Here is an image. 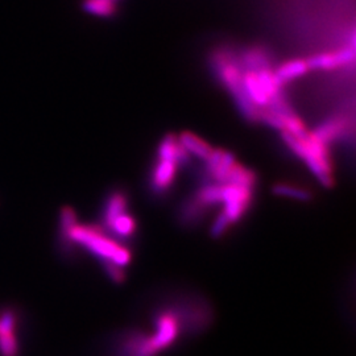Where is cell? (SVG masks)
Returning a JSON list of instances; mask_svg holds the SVG:
<instances>
[{"label": "cell", "instance_id": "15", "mask_svg": "<svg viewBox=\"0 0 356 356\" xmlns=\"http://www.w3.org/2000/svg\"><path fill=\"white\" fill-rule=\"evenodd\" d=\"M178 141L181 143V145L184 147V149L186 152L195 156V157H200L202 160H206L207 156L213 151L211 147L206 141L195 136L191 132H182L181 136L178 138Z\"/></svg>", "mask_w": 356, "mask_h": 356}, {"label": "cell", "instance_id": "20", "mask_svg": "<svg viewBox=\"0 0 356 356\" xmlns=\"http://www.w3.org/2000/svg\"><path fill=\"white\" fill-rule=\"evenodd\" d=\"M110 1H114V3H115V0H110Z\"/></svg>", "mask_w": 356, "mask_h": 356}, {"label": "cell", "instance_id": "14", "mask_svg": "<svg viewBox=\"0 0 356 356\" xmlns=\"http://www.w3.org/2000/svg\"><path fill=\"white\" fill-rule=\"evenodd\" d=\"M309 66L305 60H292L277 67L276 72H273V76L276 78L277 83L282 88L284 83H288L296 78L304 76L307 73Z\"/></svg>", "mask_w": 356, "mask_h": 356}, {"label": "cell", "instance_id": "5", "mask_svg": "<svg viewBox=\"0 0 356 356\" xmlns=\"http://www.w3.org/2000/svg\"><path fill=\"white\" fill-rule=\"evenodd\" d=\"M110 356H160L153 348L147 331L127 327L115 332L108 343Z\"/></svg>", "mask_w": 356, "mask_h": 356}, {"label": "cell", "instance_id": "8", "mask_svg": "<svg viewBox=\"0 0 356 356\" xmlns=\"http://www.w3.org/2000/svg\"><path fill=\"white\" fill-rule=\"evenodd\" d=\"M355 60V45H350L335 53H322L310 57L306 63L309 69L316 70H332L341 66L353 64Z\"/></svg>", "mask_w": 356, "mask_h": 356}, {"label": "cell", "instance_id": "16", "mask_svg": "<svg viewBox=\"0 0 356 356\" xmlns=\"http://www.w3.org/2000/svg\"><path fill=\"white\" fill-rule=\"evenodd\" d=\"M344 128H346L344 120H342V119H331V120H327L326 123H323L322 126H319L310 135L321 143L329 145V143L335 140L337 138H339L343 134Z\"/></svg>", "mask_w": 356, "mask_h": 356}, {"label": "cell", "instance_id": "1", "mask_svg": "<svg viewBox=\"0 0 356 356\" xmlns=\"http://www.w3.org/2000/svg\"><path fill=\"white\" fill-rule=\"evenodd\" d=\"M214 319L207 298L195 292L177 291L161 296L149 313L151 331H147L159 355L176 347L182 339L204 332Z\"/></svg>", "mask_w": 356, "mask_h": 356}, {"label": "cell", "instance_id": "11", "mask_svg": "<svg viewBox=\"0 0 356 356\" xmlns=\"http://www.w3.org/2000/svg\"><path fill=\"white\" fill-rule=\"evenodd\" d=\"M157 156L159 160H168L175 163L177 166H184L188 165L191 154L184 149V147L178 141L177 136L169 134L159 144Z\"/></svg>", "mask_w": 356, "mask_h": 356}, {"label": "cell", "instance_id": "6", "mask_svg": "<svg viewBox=\"0 0 356 356\" xmlns=\"http://www.w3.org/2000/svg\"><path fill=\"white\" fill-rule=\"evenodd\" d=\"M251 202L252 189L235 184H220V204H223L220 213L227 218L231 226L242 220Z\"/></svg>", "mask_w": 356, "mask_h": 356}, {"label": "cell", "instance_id": "3", "mask_svg": "<svg viewBox=\"0 0 356 356\" xmlns=\"http://www.w3.org/2000/svg\"><path fill=\"white\" fill-rule=\"evenodd\" d=\"M211 65L222 83L227 88L239 111L251 122H257L259 110L247 98L243 89V69L231 51H218L211 57Z\"/></svg>", "mask_w": 356, "mask_h": 356}, {"label": "cell", "instance_id": "13", "mask_svg": "<svg viewBox=\"0 0 356 356\" xmlns=\"http://www.w3.org/2000/svg\"><path fill=\"white\" fill-rule=\"evenodd\" d=\"M128 209L127 195L123 191H114L106 201L102 213V226H107L116 216L126 213Z\"/></svg>", "mask_w": 356, "mask_h": 356}, {"label": "cell", "instance_id": "2", "mask_svg": "<svg viewBox=\"0 0 356 356\" xmlns=\"http://www.w3.org/2000/svg\"><path fill=\"white\" fill-rule=\"evenodd\" d=\"M70 250L78 245L86 250L102 264L104 273L115 284L126 281V268L132 261V252L127 245L115 241L97 225H76L61 238Z\"/></svg>", "mask_w": 356, "mask_h": 356}, {"label": "cell", "instance_id": "10", "mask_svg": "<svg viewBox=\"0 0 356 356\" xmlns=\"http://www.w3.org/2000/svg\"><path fill=\"white\" fill-rule=\"evenodd\" d=\"M178 166L168 161V160H159L154 165L151 176V186L154 194H164L169 191L172 184L175 182V178L177 175Z\"/></svg>", "mask_w": 356, "mask_h": 356}, {"label": "cell", "instance_id": "7", "mask_svg": "<svg viewBox=\"0 0 356 356\" xmlns=\"http://www.w3.org/2000/svg\"><path fill=\"white\" fill-rule=\"evenodd\" d=\"M17 314L13 310L0 313V356L19 355V341L16 335Z\"/></svg>", "mask_w": 356, "mask_h": 356}, {"label": "cell", "instance_id": "18", "mask_svg": "<svg viewBox=\"0 0 356 356\" xmlns=\"http://www.w3.org/2000/svg\"><path fill=\"white\" fill-rule=\"evenodd\" d=\"M82 8L86 13L102 17H110L116 11L114 1L110 0H85L82 4Z\"/></svg>", "mask_w": 356, "mask_h": 356}, {"label": "cell", "instance_id": "19", "mask_svg": "<svg viewBox=\"0 0 356 356\" xmlns=\"http://www.w3.org/2000/svg\"><path fill=\"white\" fill-rule=\"evenodd\" d=\"M273 193L276 195H280V197H286V198H292V200H297V201H310L312 198V193L302 188H298V186H293L289 184H277L273 186Z\"/></svg>", "mask_w": 356, "mask_h": 356}, {"label": "cell", "instance_id": "9", "mask_svg": "<svg viewBox=\"0 0 356 356\" xmlns=\"http://www.w3.org/2000/svg\"><path fill=\"white\" fill-rule=\"evenodd\" d=\"M204 161L209 177L216 181V184H226L231 168L236 164L234 154L223 149H213Z\"/></svg>", "mask_w": 356, "mask_h": 356}, {"label": "cell", "instance_id": "4", "mask_svg": "<svg viewBox=\"0 0 356 356\" xmlns=\"http://www.w3.org/2000/svg\"><path fill=\"white\" fill-rule=\"evenodd\" d=\"M281 138L293 153L305 161L306 165L309 166L312 173L318 178L323 186L332 185V170L326 144L317 140L310 134H307L304 139H297L291 134L282 131Z\"/></svg>", "mask_w": 356, "mask_h": 356}, {"label": "cell", "instance_id": "17", "mask_svg": "<svg viewBox=\"0 0 356 356\" xmlns=\"http://www.w3.org/2000/svg\"><path fill=\"white\" fill-rule=\"evenodd\" d=\"M226 184H235V185L254 189V184H256V175L251 169H247L236 163L231 168Z\"/></svg>", "mask_w": 356, "mask_h": 356}, {"label": "cell", "instance_id": "12", "mask_svg": "<svg viewBox=\"0 0 356 356\" xmlns=\"http://www.w3.org/2000/svg\"><path fill=\"white\" fill-rule=\"evenodd\" d=\"M239 63L245 72L259 73L270 69V57L263 48H251L244 51L239 57Z\"/></svg>", "mask_w": 356, "mask_h": 356}]
</instances>
